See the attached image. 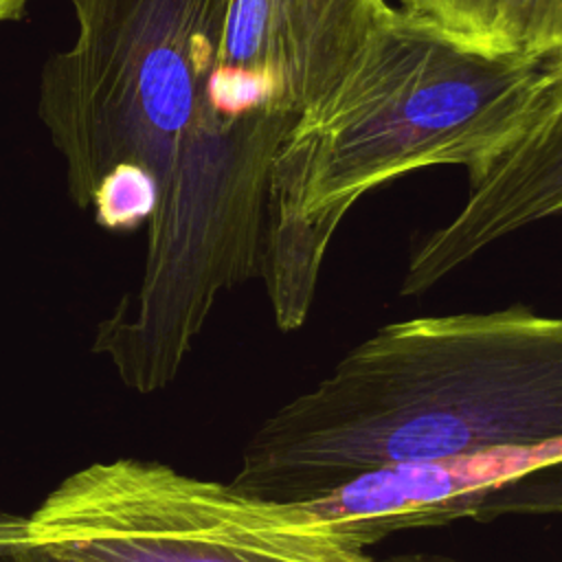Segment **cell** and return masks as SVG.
I'll return each mask as SVG.
<instances>
[{
	"label": "cell",
	"instance_id": "obj_9",
	"mask_svg": "<svg viewBox=\"0 0 562 562\" xmlns=\"http://www.w3.org/2000/svg\"><path fill=\"white\" fill-rule=\"evenodd\" d=\"M509 514H562V459L498 485L476 503L470 518L492 520Z\"/></svg>",
	"mask_w": 562,
	"mask_h": 562
},
{
	"label": "cell",
	"instance_id": "obj_6",
	"mask_svg": "<svg viewBox=\"0 0 562 562\" xmlns=\"http://www.w3.org/2000/svg\"><path fill=\"white\" fill-rule=\"evenodd\" d=\"M562 215V57L547 61L514 143L470 182L465 204L411 255L402 294H422L494 241Z\"/></svg>",
	"mask_w": 562,
	"mask_h": 562
},
{
	"label": "cell",
	"instance_id": "obj_12",
	"mask_svg": "<svg viewBox=\"0 0 562 562\" xmlns=\"http://www.w3.org/2000/svg\"><path fill=\"white\" fill-rule=\"evenodd\" d=\"M29 0H0V24L15 22L24 15Z\"/></svg>",
	"mask_w": 562,
	"mask_h": 562
},
{
	"label": "cell",
	"instance_id": "obj_4",
	"mask_svg": "<svg viewBox=\"0 0 562 562\" xmlns=\"http://www.w3.org/2000/svg\"><path fill=\"white\" fill-rule=\"evenodd\" d=\"M15 540L77 562H378L303 503L138 459L66 476Z\"/></svg>",
	"mask_w": 562,
	"mask_h": 562
},
{
	"label": "cell",
	"instance_id": "obj_5",
	"mask_svg": "<svg viewBox=\"0 0 562 562\" xmlns=\"http://www.w3.org/2000/svg\"><path fill=\"white\" fill-rule=\"evenodd\" d=\"M386 0H224L209 101L226 125L314 112L391 18Z\"/></svg>",
	"mask_w": 562,
	"mask_h": 562
},
{
	"label": "cell",
	"instance_id": "obj_11",
	"mask_svg": "<svg viewBox=\"0 0 562 562\" xmlns=\"http://www.w3.org/2000/svg\"><path fill=\"white\" fill-rule=\"evenodd\" d=\"M11 562H77V560L61 558V555L50 553V551H46V549H40V547H33V544L13 540V547H11Z\"/></svg>",
	"mask_w": 562,
	"mask_h": 562
},
{
	"label": "cell",
	"instance_id": "obj_7",
	"mask_svg": "<svg viewBox=\"0 0 562 562\" xmlns=\"http://www.w3.org/2000/svg\"><path fill=\"white\" fill-rule=\"evenodd\" d=\"M562 459V439L367 470L303 505L369 547L393 531L470 518L498 485Z\"/></svg>",
	"mask_w": 562,
	"mask_h": 562
},
{
	"label": "cell",
	"instance_id": "obj_3",
	"mask_svg": "<svg viewBox=\"0 0 562 562\" xmlns=\"http://www.w3.org/2000/svg\"><path fill=\"white\" fill-rule=\"evenodd\" d=\"M542 68L393 9L274 158L261 277L279 329L305 323L329 241L364 193L437 165L476 180L522 130Z\"/></svg>",
	"mask_w": 562,
	"mask_h": 562
},
{
	"label": "cell",
	"instance_id": "obj_2",
	"mask_svg": "<svg viewBox=\"0 0 562 562\" xmlns=\"http://www.w3.org/2000/svg\"><path fill=\"white\" fill-rule=\"evenodd\" d=\"M562 439V316L525 305L384 325L248 439L231 481L283 503L382 465Z\"/></svg>",
	"mask_w": 562,
	"mask_h": 562
},
{
	"label": "cell",
	"instance_id": "obj_10",
	"mask_svg": "<svg viewBox=\"0 0 562 562\" xmlns=\"http://www.w3.org/2000/svg\"><path fill=\"white\" fill-rule=\"evenodd\" d=\"M402 11L461 40L494 48L498 0H402ZM496 50V48H494Z\"/></svg>",
	"mask_w": 562,
	"mask_h": 562
},
{
	"label": "cell",
	"instance_id": "obj_8",
	"mask_svg": "<svg viewBox=\"0 0 562 562\" xmlns=\"http://www.w3.org/2000/svg\"><path fill=\"white\" fill-rule=\"evenodd\" d=\"M494 48L540 64L562 57V0H498Z\"/></svg>",
	"mask_w": 562,
	"mask_h": 562
},
{
	"label": "cell",
	"instance_id": "obj_1",
	"mask_svg": "<svg viewBox=\"0 0 562 562\" xmlns=\"http://www.w3.org/2000/svg\"><path fill=\"white\" fill-rule=\"evenodd\" d=\"M77 37L40 77L37 114L68 195L147 222L125 325L184 349L217 296L261 277L270 171L290 123L226 125L209 101L224 0H72Z\"/></svg>",
	"mask_w": 562,
	"mask_h": 562
},
{
	"label": "cell",
	"instance_id": "obj_13",
	"mask_svg": "<svg viewBox=\"0 0 562 562\" xmlns=\"http://www.w3.org/2000/svg\"><path fill=\"white\" fill-rule=\"evenodd\" d=\"M393 562H457V560H448V558H428V555H406V558H397Z\"/></svg>",
	"mask_w": 562,
	"mask_h": 562
}]
</instances>
